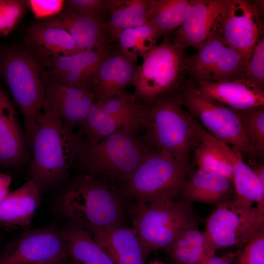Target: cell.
Instances as JSON below:
<instances>
[{"mask_svg": "<svg viewBox=\"0 0 264 264\" xmlns=\"http://www.w3.org/2000/svg\"><path fill=\"white\" fill-rule=\"evenodd\" d=\"M83 142L79 132L68 128L56 111L43 103L28 142L33 153L29 178L40 193L67 179Z\"/></svg>", "mask_w": 264, "mask_h": 264, "instance_id": "1", "label": "cell"}, {"mask_svg": "<svg viewBox=\"0 0 264 264\" xmlns=\"http://www.w3.org/2000/svg\"><path fill=\"white\" fill-rule=\"evenodd\" d=\"M122 196L108 180L81 174L73 179L56 202L60 215L93 235L122 224Z\"/></svg>", "mask_w": 264, "mask_h": 264, "instance_id": "2", "label": "cell"}, {"mask_svg": "<svg viewBox=\"0 0 264 264\" xmlns=\"http://www.w3.org/2000/svg\"><path fill=\"white\" fill-rule=\"evenodd\" d=\"M177 92L159 96L142 107L144 140L154 150L165 152L189 165L197 141V120L184 109Z\"/></svg>", "mask_w": 264, "mask_h": 264, "instance_id": "3", "label": "cell"}, {"mask_svg": "<svg viewBox=\"0 0 264 264\" xmlns=\"http://www.w3.org/2000/svg\"><path fill=\"white\" fill-rule=\"evenodd\" d=\"M152 150L135 132H117L94 143L84 141L75 164L86 174L125 184Z\"/></svg>", "mask_w": 264, "mask_h": 264, "instance_id": "4", "label": "cell"}, {"mask_svg": "<svg viewBox=\"0 0 264 264\" xmlns=\"http://www.w3.org/2000/svg\"><path fill=\"white\" fill-rule=\"evenodd\" d=\"M40 68L33 55L24 49L8 47L0 54V72L22 112L27 144L44 98V78Z\"/></svg>", "mask_w": 264, "mask_h": 264, "instance_id": "5", "label": "cell"}, {"mask_svg": "<svg viewBox=\"0 0 264 264\" xmlns=\"http://www.w3.org/2000/svg\"><path fill=\"white\" fill-rule=\"evenodd\" d=\"M188 173L189 165L165 152L153 150L124 184V193L138 204L175 200Z\"/></svg>", "mask_w": 264, "mask_h": 264, "instance_id": "6", "label": "cell"}, {"mask_svg": "<svg viewBox=\"0 0 264 264\" xmlns=\"http://www.w3.org/2000/svg\"><path fill=\"white\" fill-rule=\"evenodd\" d=\"M130 214L132 228L149 254L164 248L179 232L199 222L192 204L181 200L136 203Z\"/></svg>", "mask_w": 264, "mask_h": 264, "instance_id": "7", "label": "cell"}, {"mask_svg": "<svg viewBox=\"0 0 264 264\" xmlns=\"http://www.w3.org/2000/svg\"><path fill=\"white\" fill-rule=\"evenodd\" d=\"M184 50L174 43L171 35L164 36L143 58L133 85V95L148 104L156 98L178 92L186 75Z\"/></svg>", "mask_w": 264, "mask_h": 264, "instance_id": "8", "label": "cell"}, {"mask_svg": "<svg viewBox=\"0 0 264 264\" xmlns=\"http://www.w3.org/2000/svg\"><path fill=\"white\" fill-rule=\"evenodd\" d=\"M184 108L218 140L249 159L259 158L245 134L237 111L199 92L186 79L177 92Z\"/></svg>", "mask_w": 264, "mask_h": 264, "instance_id": "9", "label": "cell"}, {"mask_svg": "<svg viewBox=\"0 0 264 264\" xmlns=\"http://www.w3.org/2000/svg\"><path fill=\"white\" fill-rule=\"evenodd\" d=\"M264 228V212L246 207L234 197L217 205L205 221L206 234L216 251L243 246Z\"/></svg>", "mask_w": 264, "mask_h": 264, "instance_id": "10", "label": "cell"}, {"mask_svg": "<svg viewBox=\"0 0 264 264\" xmlns=\"http://www.w3.org/2000/svg\"><path fill=\"white\" fill-rule=\"evenodd\" d=\"M185 63L186 75L192 81L245 78L246 61L225 42L216 28L195 54L186 57Z\"/></svg>", "mask_w": 264, "mask_h": 264, "instance_id": "11", "label": "cell"}, {"mask_svg": "<svg viewBox=\"0 0 264 264\" xmlns=\"http://www.w3.org/2000/svg\"><path fill=\"white\" fill-rule=\"evenodd\" d=\"M68 256L61 230L26 229L0 254V264H44Z\"/></svg>", "mask_w": 264, "mask_h": 264, "instance_id": "12", "label": "cell"}, {"mask_svg": "<svg viewBox=\"0 0 264 264\" xmlns=\"http://www.w3.org/2000/svg\"><path fill=\"white\" fill-rule=\"evenodd\" d=\"M260 13L250 1L229 0L216 27L225 42L246 63L264 35Z\"/></svg>", "mask_w": 264, "mask_h": 264, "instance_id": "13", "label": "cell"}, {"mask_svg": "<svg viewBox=\"0 0 264 264\" xmlns=\"http://www.w3.org/2000/svg\"><path fill=\"white\" fill-rule=\"evenodd\" d=\"M44 103L54 109L72 131L80 127L95 104L91 88L68 85L50 76L44 78Z\"/></svg>", "mask_w": 264, "mask_h": 264, "instance_id": "14", "label": "cell"}, {"mask_svg": "<svg viewBox=\"0 0 264 264\" xmlns=\"http://www.w3.org/2000/svg\"><path fill=\"white\" fill-rule=\"evenodd\" d=\"M229 0H192L190 10L181 26L171 35L176 45L184 50H198L215 29Z\"/></svg>", "mask_w": 264, "mask_h": 264, "instance_id": "15", "label": "cell"}, {"mask_svg": "<svg viewBox=\"0 0 264 264\" xmlns=\"http://www.w3.org/2000/svg\"><path fill=\"white\" fill-rule=\"evenodd\" d=\"M137 58L125 53L120 48L109 51L94 79L95 104L102 105L117 92L133 85L138 66Z\"/></svg>", "mask_w": 264, "mask_h": 264, "instance_id": "16", "label": "cell"}, {"mask_svg": "<svg viewBox=\"0 0 264 264\" xmlns=\"http://www.w3.org/2000/svg\"><path fill=\"white\" fill-rule=\"evenodd\" d=\"M63 29L72 37L83 51L109 50L112 41L107 22L100 18L76 13H62L50 20L36 23Z\"/></svg>", "mask_w": 264, "mask_h": 264, "instance_id": "17", "label": "cell"}, {"mask_svg": "<svg viewBox=\"0 0 264 264\" xmlns=\"http://www.w3.org/2000/svg\"><path fill=\"white\" fill-rule=\"evenodd\" d=\"M190 81L201 94L235 110L264 106V90L245 78L216 82Z\"/></svg>", "mask_w": 264, "mask_h": 264, "instance_id": "18", "label": "cell"}, {"mask_svg": "<svg viewBox=\"0 0 264 264\" xmlns=\"http://www.w3.org/2000/svg\"><path fill=\"white\" fill-rule=\"evenodd\" d=\"M28 144L15 109L0 87V166H12L24 158Z\"/></svg>", "mask_w": 264, "mask_h": 264, "instance_id": "19", "label": "cell"}, {"mask_svg": "<svg viewBox=\"0 0 264 264\" xmlns=\"http://www.w3.org/2000/svg\"><path fill=\"white\" fill-rule=\"evenodd\" d=\"M115 264H145L149 255L133 229L122 224L93 235Z\"/></svg>", "mask_w": 264, "mask_h": 264, "instance_id": "20", "label": "cell"}, {"mask_svg": "<svg viewBox=\"0 0 264 264\" xmlns=\"http://www.w3.org/2000/svg\"><path fill=\"white\" fill-rule=\"evenodd\" d=\"M235 196L232 179L199 169L188 178L179 195L185 202L216 205Z\"/></svg>", "mask_w": 264, "mask_h": 264, "instance_id": "21", "label": "cell"}, {"mask_svg": "<svg viewBox=\"0 0 264 264\" xmlns=\"http://www.w3.org/2000/svg\"><path fill=\"white\" fill-rule=\"evenodd\" d=\"M40 203V192L29 178L0 204V226L29 229Z\"/></svg>", "mask_w": 264, "mask_h": 264, "instance_id": "22", "label": "cell"}, {"mask_svg": "<svg viewBox=\"0 0 264 264\" xmlns=\"http://www.w3.org/2000/svg\"><path fill=\"white\" fill-rule=\"evenodd\" d=\"M218 141L232 164L235 198L246 207L257 206L261 211L264 212V185L261 183L252 169L244 162L240 153L228 145Z\"/></svg>", "mask_w": 264, "mask_h": 264, "instance_id": "23", "label": "cell"}, {"mask_svg": "<svg viewBox=\"0 0 264 264\" xmlns=\"http://www.w3.org/2000/svg\"><path fill=\"white\" fill-rule=\"evenodd\" d=\"M175 264H200L216 251L198 225L186 228L163 248Z\"/></svg>", "mask_w": 264, "mask_h": 264, "instance_id": "24", "label": "cell"}, {"mask_svg": "<svg viewBox=\"0 0 264 264\" xmlns=\"http://www.w3.org/2000/svg\"><path fill=\"white\" fill-rule=\"evenodd\" d=\"M61 231L73 264H115L106 250L83 228L69 222Z\"/></svg>", "mask_w": 264, "mask_h": 264, "instance_id": "25", "label": "cell"}, {"mask_svg": "<svg viewBox=\"0 0 264 264\" xmlns=\"http://www.w3.org/2000/svg\"><path fill=\"white\" fill-rule=\"evenodd\" d=\"M197 141L193 150L198 169L232 179V164L218 139L197 120Z\"/></svg>", "mask_w": 264, "mask_h": 264, "instance_id": "26", "label": "cell"}, {"mask_svg": "<svg viewBox=\"0 0 264 264\" xmlns=\"http://www.w3.org/2000/svg\"><path fill=\"white\" fill-rule=\"evenodd\" d=\"M26 41L30 46L38 49L41 53L50 57L74 55L83 51L66 30L36 23L28 29Z\"/></svg>", "mask_w": 264, "mask_h": 264, "instance_id": "27", "label": "cell"}, {"mask_svg": "<svg viewBox=\"0 0 264 264\" xmlns=\"http://www.w3.org/2000/svg\"><path fill=\"white\" fill-rule=\"evenodd\" d=\"M151 0H108L110 19L107 22L112 40L130 28L141 26L148 20Z\"/></svg>", "mask_w": 264, "mask_h": 264, "instance_id": "28", "label": "cell"}, {"mask_svg": "<svg viewBox=\"0 0 264 264\" xmlns=\"http://www.w3.org/2000/svg\"><path fill=\"white\" fill-rule=\"evenodd\" d=\"M192 0H151L147 22L159 37L178 28L187 17Z\"/></svg>", "mask_w": 264, "mask_h": 264, "instance_id": "29", "label": "cell"}, {"mask_svg": "<svg viewBox=\"0 0 264 264\" xmlns=\"http://www.w3.org/2000/svg\"><path fill=\"white\" fill-rule=\"evenodd\" d=\"M136 130L129 124L108 113L94 104L79 132L88 143H94L112 134L121 132H135Z\"/></svg>", "mask_w": 264, "mask_h": 264, "instance_id": "30", "label": "cell"}, {"mask_svg": "<svg viewBox=\"0 0 264 264\" xmlns=\"http://www.w3.org/2000/svg\"><path fill=\"white\" fill-rule=\"evenodd\" d=\"M110 50L94 49L74 55L50 57L48 65L51 69V76L57 77L71 71H85L95 76Z\"/></svg>", "mask_w": 264, "mask_h": 264, "instance_id": "31", "label": "cell"}, {"mask_svg": "<svg viewBox=\"0 0 264 264\" xmlns=\"http://www.w3.org/2000/svg\"><path fill=\"white\" fill-rule=\"evenodd\" d=\"M159 37L154 28L146 22L141 26L123 30L117 40L122 51L136 57H143L157 45Z\"/></svg>", "mask_w": 264, "mask_h": 264, "instance_id": "32", "label": "cell"}, {"mask_svg": "<svg viewBox=\"0 0 264 264\" xmlns=\"http://www.w3.org/2000/svg\"><path fill=\"white\" fill-rule=\"evenodd\" d=\"M98 105L110 115L129 124L136 130L143 125L142 107L137 104L133 95L125 90L117 92L105 103Z\"/></svg>", "mask_w": 264, "mask_h": 264, "instance_id": "33", "label": "cell"}, {"mask_svg": "<svg viewBox=\"0 0 264 264\" xmlns=\"http://www.w3.org/2000/svg\"><path fill=\"white\" fill-rule=\"evenodd\" d=\"M246 137L259 157L264 154V106L236 110Z\"/></svg>", "mask_w": 264, "mask_h": 264, "instance_id": "34", "label": "cell"}, {"mask_svg": "<svg viewBox=\"0 0 264 264\" xmlns=\"http://www.w3.org/2000/svg\"><path fill=\"white\" fill-rule=\"evenodd\" d=\"M26 1L0 0V36L9 35L18 25L23 16Z\"/></svg>", "mask_w": 264, "mask_h": 264, "instance_id": "35", "label": "cell"}, {"mask_svg": "<svg viewBox=\"0 0 264 264\" xmlns=\"http://www.w3.org/2000/svg\"><path fill=\"white\" fill-rule=\"evenodd\" d=\"M245 78L264 90V37L261 38L246 63Z\"/></svg>", "mask_w": 264, "mask_h": 264, "instance_id": "36", "label": "cell"}, {"mask_svg": "<svg viewBox=\"0 0 264 264\" xmlns=\"http://www.w3.org/2000/svg\"><path fill=\"white\" fill-rule=\"evenodd\" d=\"M63 12L90 16L104 20L109 14L108 0H65Z\"/></svg>", "mask_w": 264, "mask_h": 264, "instance_id": "37", "label": "cell"}, {"mask_svg": "<svg viewBox=\"0 0 264 264\" xmlns=\"http://www.w3.org/2000/svg\"><path fill=\"white\" fill-rule=\"evenodd\" d=\"M244 245L236 258V264H264V228Z\"/></svg>", "mask_w": 264, "mask_h": 264, "instance_id": "38", "label": "cell"}, {"mask_svg": "<svg viewBox=\"0 0 264 264\" xmlns=\"http://www.w3.org/2000/svg\"><path fill=\"white\" fill-rule=\"evenodd\" d=\"M26 2L34 17L42 19L60 15L63 11L65 0H28Z\"/></svg>", "mask_w": 264, "mask_h": 264, "instance_id": "39", "label": "cell"}, {"mask_svg": "<svg viewBox=\"0 0 264 264\" xmlns=\"http://www.w3.org/2000/svg\"><path fill=\"white\" fill-rule=\"evenodd\" d=\"M240 251V248L236 252H230L220 257L214 254L207 257L200 264H233Z\"/></svg>", "mask_w": 264, "mask_h": 264, "instance_id": "40", "label": "cell"}, {"mask_svg": "<svg viewBox=\"0 0 264 264\" xmlns=\"http://www.w3.org/2000/svg\"><path fill=\"white\" fill-rule=\"evenodd\" d=\"M11 183V177L9 175L0 173V204L10 193Z\"/></svg>", "mask_w": 264, "mask_h": 264, "instance_id": "41", "label": "cell"}, {"mask_svg": "<svg viewBox=\"0 0 264 264\" xmlns=\"http://www.w3.org/2000/svg\"><path fill=\"white\" fill-rule=\"evenodd\" d=\"M44 264H73L69 256Z\"/></svg>", "mask_w": 264, "mask_h": 264, "instance_id": "42", "label": "cell"}, {"mask_svg": "<svg viewBox=\"0 0 264 264\" xmlns=\"http://www.w3.org/2000/svg\"><path fill=\"white\" fill-rule=\"evenodd\" d=\"M149 264H165L163 262L160 261L157 259L151 261Z\"/></svg>", "mask_w": 264, "mask_h": 264, "instance_id": "43", "label": "cell"}]
</instances>
